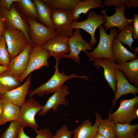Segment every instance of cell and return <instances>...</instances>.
I'll return each mask as SVG.
<instances>
[{
    "label": "cell",
    "instance_id": "31",
    "mask_svg": "<svg viewBox=\"0 0 138 138\" xmlns=\"http://www.w3.org/2000/svg\"><path fill=\"white\" fill-rule=\"evenodd\" d=\"M22 127L18 120L10 121L8 127L4 132L0 138H18Z\"/></svg>",
    "mask_w": 138,
    "mask_h": 138
},
{
    "label": "cell",
    "instance_id": "23",
    "mask_svg": "<svg viewBox=\"0 0 138 138\" xmlns=\"http://www.w3.org/2000/svg\"><path fill=\"white\" fill-rule=\"evenodd\" d=\"M1 102L2 112L0 125H4L9 121L18 120L20 115V107L8 102L1 101Z\"/></svg>",
    "mask_w": 138,
    "mask_h": 138
},
{
    "label": "cell",
    "instance_id": "5",
    "mask_svg": "<svg viewBox=\"0 0 138 138\" xmlns=\"http://www.w3.org/2000/svg\"><path fill=\"white\" fill-rule=\"evenodd\" d=\"M138 105V96L130 99H121L119 107L115 112L111 113L110 111L108 118L115 123L130 124L135 119L134 112Z\"/></svg>",
    "mask_w": 138,
    "mask_h": 138
},
{
    "label": "cell",
    "instance_id": "46",
    "mask_svg": "<svg viewBox=\"0 0 138 138\" xmlns=\"http://www.w3.org/2000/svg\"></svg>",
    "mask_w": 138,
    "mask_h": 138
},
{
    "label": "cell",
    "instance_id": "15",
    "mask_svg": "<svg viewBox=\"0 0 138 138\" xmlns=\"http://www.w3.org/2000/svg\"><path fill=\"white\" fill-rule=\"evenodd\" d=\"M31 74L26 81L19 87L1 95V100L12 103L20 107L25 101L31 87Z\"/></svg>",
    "mask_w": 138,
    "mask_h": 138
},
{
    "label": "cell",
    "instance_id": "43",
    "mask_svg": "<svg viewBox=\"0 0 138 138\" xmlns=\"http://www.w3.org/2000/svg\"><path fill=\"white\" fill-rule=\"evenodd\" d=\"M134 53H135V54L137 55V53L138 50V47L136 48L135 49H134V50H133Z\"/></svg>",
    "mask_w": 138,
    "mask_h": 138
},
{
    "label": "cell",
    "instance_id": "18",
    "mask_svg": "<svg viewBox=\"0 0 138 138\" xmlns=\"http://www.w3.org/2000/svg\"><path fill=\"white\" fill-rule=\"evenodd\" d=\"M32 47V43L29 42L22 51L10 60L8 67L10 71L18 78L26 70L29 53Z\"/></svg>",
    "mask_w": 138,
    "mask_h": 138
},
{
    "label": "cell",
    "instance_id": "41",
    "mask_svg": "<svg viewBox=\"0 0 138 138\" xmlns=\"http://www.w3.org/2000/svg\"><path fill=\"white\" fill-rule=\"evenodd\" d=\"M94 138H106L104 136L97 133L94 136Z\"/></svg>",
    "mask_w": 138,
    "mask_h": 138
},
{
    "label": "cell",
    "instance_id": "4",
    "mask_svg": "<svg viewBox=\"0 0 138 138\" xmlns=\"http://www.w3.org/2000/svg\"><path fill=\"white\" fill-rule=\"evenodd\" d=\"M106 21L103 14L99 15L91 9L89 11L87 18L86 20L80 22L73 21L70 27L72 30L74 29H83L90 34L91 39L88 44L93 47L96 45L97 43L95 36V30L102 24L105 23Z\"/></svg>",
    "mask_w": 138,
    "mask_h": 138
},
{
    "label": "cell",
    "instance_id": "19",
    "mask_svg": "<svg viewBox=\"0 0 138 138\" xmlns=\"http://www.w3.org/2000/svg\"><path fill=\"white\" fill-rule=\"evenodd\" d=\"M96 120L94 125L88 119L83 121L72 131L73 138H94L97 133L98 126L102 118L101 115L96 112Z\"/></svg>",
    "mask_w": 138,
    "mask_h": 138
},
{
    "label": "cell",
    "instance_id": "6",
    "mask_svg": "<svg viewBox=\"0 0 138 138\" xmlns=\"http://www.w3.org/2000/svg\"><path fill=\"white\" fill-rule=\"evenodd\" d=\"M20 107L18 120L22 127L24 128L28 126L33 130L38 129L39 126L36 122L35 117L42 110L43 106L34 98L30 97Z\"/></svg>",
    "mask_w": 138,
    "mask_h": 138
},
{
    "label": "cell",
    "instance_id": "27",
    "mask_svg": "<svg viewBox=\"0 0 138 138\" xmlns=\"http://www.w3.org/2000/svg\"><path fill=\"white\" fill-rule=\"evenodd\" d=\"M115 138H136L138 134V124H121L115 123Z\"/></svg>",
    "mask_w": 138,
    "mask_h": 138
},
{
    "label": "cell",
    "instance_id": "21",
    "mask_svg": "<svg viewBox=\"0 0 138 138\" xmlns=\"http://www.w3.org/2000/svg\"><path fill=\"white\" fill-rule=\"evenodd\" d=\"M116 68L124 73L128 81L132 83L134 85L138 86V58L129 62L119 64H116Z\"/></svg>",
    "mask_w": 138,
    "mask_h": 138
},
{
    "label": "cell",
    "instance_id": "36",
    "mask_svg": "<svg viewBox=\"0 0 138 138\" xmlns=\"http://www.w3.org/2000/svg\"><path fill=\"white\" fill-rule=\"evenodd\" d=\"M132 25L133 31L132 36L135 39H138V15L135 14L133 16Z\"/></svg>",
    "mask_w": 138,
    "mask_h": 138
},
{
    "label": "cell",
    "instance_id": "30",
    "mask_svg": "<svg viewBox=\"0 0 138 138\" xmlns=\"http://www.w3.org/2000/svg\"><path fill=\"white\" fill-rule=\"evenodd\" d=\"M133 31L132 24L131 23L124 27L114 39L127 45L133 50L132 45L134 42L132 34Z\"/></svg>",
    "mask_w": 138,
    "mask_h": 138
},
{
    "label": "cell",
    "instance_id": "40",
    "mask_svg": "<svg viewBox=\"0 0 138 138\" xmlns=\"http://www.w3.org/2000/svg\"><path fill=\"white\" fill-rule=\"evenodd\" d=\"M10 70L9 67H6L2 66L0 64V74L7 71Z\"/></svg>",
    "mask_w": 138,
    "mask_h": 138
},
{
    "label": "cell",
    "instance_id": "34",
    "mask_svg": "<svg viewBox=\"0 0 138 138\" xmlns=\"http://www.w3.org/2000/svg\"><path fill=\"white\" fill-rule=\"evenodd\" d=\"M72 135V131L68 130L65 123L56 131L55 134L53 135V138H71Z\"/></svg>",
    "mask_w": 138,
    "mask_h": 138
},
{
    "label": "cell",
    "instance_id": "10",
    "mask_svg": "<svg viewBox=\"0 0 138 138\" xmlns=\"http://www.w3.org/2000/svg\"><path fill=\"white\" fill-rule=\"evenodd\" d=\"M51 19L57 34L68 38L72 36L73 32L70 27L73 21L72 12L55 10L52 11Z\"/></svg>",
    "mask_w": 138,
    "mask_h": 138
},
{
    "label": "cell",
    "instance_id": "2",
    "mask_svg": "<svg viewBox=\"0 0 138 138\" xmlns=\"http://www.w3.org/2000/svg\"><path fill=\"white\" fill-rule=\"evenodd\" d=\"M100 37L99 43L92 51L87 52L86 54L89 58V61H93L97 58H105L110 59L116 62L112 53V41L118 34L117 29L115 27L110 28V33L106 32L102 25L99 27Z\"/></svg>",
    "mask_w": 138,
    "mask_h": 138
},
{
    "label": "cell",
    "instance_id": "11",
    "mask_svg": "<svg viewBox=\"0 0 138 138\" xmlns=\"http://www.w3.org/2000/svg\"><path fill=\"white\" fill-rule=\"evenodd\" d=\"M68 43L70 48L69 53L64 55L61 58H70L78 63L80 61L79 55L81 51H84L87 54V50H91L94 49L83 39L79 29H76L72 36L68 38Z\"/></svg>",
    "mask_w": 138,
    "mask_h": 138
},
{
    "label": "cell",
    "instance_id": "28",
    "mask_svg": "<svg viewBox=\"0 0 138 138\" xmlns=\"http://www.w3.org/2000/svg\"><path fill=\"white\" fill-rule=\"evenodd\" d=\"M52 10H59L72 12L79 0H42Z\"/></svg>",
    "mask_w": 138,
    "mask_h": 138
},
{
    "label": "cell",
    "instance_id": "45",
    "mask_svg": "<svg viewBox=\"0 0 138 138\" xmlns=\"http://www.w3.org/2000/svg\"><path fill=\"white\" fill-rule=\"evenodd\" d=\"M136 138H138V135H137Z\"/></svg>",
    "mask_w": 138,
    "mask_h": 138
},
{
    "label": "cell",
    "instance_id": "37",
    "mask_svg": "<svg viewBox=\"0 0 138 138\" xmlns=\"http://www.w3.org/2000/svg\"><path fill=\"white\" fill-rule=\"evenodd\" d=\"M16 0H0V7L7 10H9Z\"/></svg>",
    "mask_w": 138,
    "mask_h": 138
},
{
    "label": "cell",
    "instance_id": "35",
    "mask_svg": "<svg viewBox=\"0 0 138 138\" xmlns=\"http://www.w3.org/2000/svg\"><path fill=\"white\" fill-rule=\"evenodd\" d=\"M129 0H105L103 3L104 5L107 7L114 6L116 7L125 6Z\"/></svg>",
    "mask_w": 138,
    "mask_h": 138
},
{
    "label": "cell",
    "instance_id": "29",
    "mask_svg": "<svg viewBox=\"0 0 138 138\" xmlns=\"http://www.w3.org/2000/svg\"><path fill=\"white\" fill-rule=\"evenodd\" d=\"M97 133L106 138H115L116 135L115 123L110 119L102 118L98 125Z\"/></svg>",
    "mask_w": 138,
    "mask_h": 138
},
{
    "label": "cell",
    "instance_id": "13",
    "mask_svg": "<svg viewBox=\"0 0 138 138\" xmlns=\"http://www.w3.org/2000/svg\"><path fill=\"white\" fill-rule=\"evenodd\" d=\"M68 90V86L63 85L60 89L54 93L48 98L45 105L43 106L42 110L38 112L39 116H44L51 109H53L54 112H56L58 107L60 105L68 106L69 101L66 99L65 97L70 93Z\"/></svg>",
    "mask_w": 138,
    "mask_h": 138
},
{
    "label": "cell",
    "instance_id": "44",
    "mask_svg": "<svg viewBox=\"0 0 138 138\" xmlns=\"http://www.w3.org/2000/svg\"><path fill=\"white\" fill-rule=\"evenodd\" d=\"M1 95L0 94V100H1Z\"/></svg>",
    "mask_w": 138,
    "mask_h": 138
},
{
    "label": "cell",
    "instance_id": "26",
    "mask_svg": "<svg viewBox=\"0 0 138 138\" xmlns=\"http://www.w3.org/2000/svg\"><path fill=\"white\" fill-rule=\"evenodd\" d=\"M18 10L26 18L37 21L38 16L36 5L30 0H16L14 2Z\"/></svg>",
    "mask_w": 138,
    "mask_h": 138
},
{
    "label": "cell",
    "instance_id": "42",
    "mask_svg": "<svg viewBox=\"0 0 138 138\" xmlns=\"http://www.w3.org/2000/svg\"><path fill=\"white\" fill-rule=\"evenodd\" d=\"M2 112V106L1 102V100H0V118L1 116Z\"/></svg>",
    "mask_w": 138,
    "mask_h": 138
},
{
    "label": "cell",
    "instance_id": "3",
    "mask_svg": "<svg viewBox=\"0 0 138 138\" xmlns=\"http://www.w3.org/2000/svg\"><path fill=\"white\" fill-rule=\"evenodd\" d=\"M0 16L7 27L20 31L32 43L29 35V25L27 20L16 5L13 4L9 10L0 7Z\"/></svg>",
    "mask_w": 138,
    "mask_h": 138
},
{
    "label": "cell",
    "instance_id": "25",
    "mask_svg": "<svg viewBox=\"0 0 138 138\" xmlns=\"http://www.w3.org/2000/svg\"><path fill=\"white\" fill-rule=\"evenodd\" d=\"M36 6L38 16V20L48 27L54 30L51 19L52 10L50 7L42 0L32 1Z\"/></svg>",
    "mask_w": 138,
    "mask_h": 138
},
{
    "label": "cell",
    "instance_id": "33",
    "mask_svg": "<svg viewBox=\"0 0 138 138\" xmlns=\"http://www.w3.org/2000/svg\"><path fill=\"white\" fill-rule=\"evenodd\" d=\"M24 128L23 127L21 128L18 138H31L25 134ZM33 130L37 134L34 138H53V133L48 128L37 129Z\"/></svg>",
    "mask_w": 138,
    "mask_h": 138
},
{
    "label": "cell",
    "instance_id": "39",
    "mask_svg": "<svg viewBox=\"0 0 138 138\" xmlns=\"http://www.w3.org/2000/svg\"><path fill=\"white\" fill-rule=\"evenodd\" d=\"M6 27L5 23L0 16V39L3 35V33Z\"/></svg>",
    "mask_w": 138,
    "mask_h": 138
},
{
    "label": "cell",
    "instance_id": "22",
    "mask_svg": "<svg viewBox=\"0 0 138 138\" xmlns=\"http://www.w3.org/2000/svg\"><path fill=\"white\" fill-rule=\"evenodd\" d=\"M102 3L101 0H85L83 1L80 0L72 11L73 21H77L81 14H86L92 9L103 8L102 4Z\"/></svg>",
    "mask_w": 138,
    "mask_h": 138
},
{
    "label": "cell",
    "instance_id": "17",
    "mask_svg": "<svg viewBox=\"0 0 138 138\" xmlns=\"http://www.w3.org/2000/svg\"><path fill=\"white\" fill-rule=\"evenodd\" d=\"M93 65L97 68L102 67L104 70V77L114 94L116 90L117 82L115 62L107 58H96L93 61Z\"/></svg>",
    "mask_w": 138,
    "mask_h": 138
},
{
    "label": "cell",
    "instance_id": "24",
    "mask_svg": "<svg viewBox=\"0 0 138 138\" xmlns=\"http://www.w3.org/2000/svg\"><path fill=\"white\" fill-rule=\"evenodd\" d=\"M20 85L19 78L15 77L10 70L0 74V94L1 95Z\"/></svg>",
    "mask_w": 138,
    "mask_h": 138
},
{
    "label": "cell",
    "instance_id": "7",
    "mask_svg": "<svg viewBox=\"0 0 138 138\" xmlns=\"http://www.w3.org/2000/svg\"><path fill=\"white\" fill-rule=\"evenodd\" d=\"M49 57L47 51L41 46L32 45L29 53L28 61L26 70L23 75L19 78L20 83H22L33 71L43 67H49L48 59Z\"/></svg>",
    "mask_w": 138,
    "mask_h": 138
},
{
    "label": "cell",
    "instance_id": "14",
    "mask_svg": "<svg viewBox=\"0 0 138 138\" xmlns=\"http://www.w3.org/2000/svg\"><path fill=\"white\" fill-rule=\"evenodd\" d=\"M125 6L116 7L114 10L115 13L110 16L107 15L106 9H101L100 12L104 15L106 20V22L103 25L105 29L107 30L110 28L117 27L118 28L117 32H119L125 27L132 23V19H127L125 16Z\"/></svg>",
    "mask_w": 138,
    "mask_h": 138
},
{
    "label": "cell",
    "instance_id": "8",
    "mask_svg": "<svg viewBox=\"0 0 138 138\" xmlns=\"http://www.w3.org/2000/svg\"><path fill=\"white\" fill-rule=\"evenodd\" d=\"M29 25L28 33L32 45L41 46L51 38L59 35L44 25L30 18H26Z\"/></svg>",
    "mask_w": 138,
    "mask_h": 138
},
{
    "label": "cell",
    "instance_id": "12",
    "mask_svg": "<svg viewBox=\"0 0 138 138\" xmlns=\"http://www.w3.org/2000/svg\"><path fill=\"white\" fill-rule=\"evenodd\" d=\"M68 38L59 35L50 39L41 46L47 51L49 57L60 59L70 52Z\"/></svg>",
    "mask_w": 138,
    "mask_h": 138
},
{
    "label": "cell",
    "instance_id": "32",
    "mask_svg": "<svg viewBox=\"0 0 138 138\" xmlns=\"http://www.w3.org/2000/svg\"><path fill=\"white\" fill-rule=\"evenodd\" d=\"M4 37L3 35L0 39V64L8 67L10 61Z\"/></svg>",
    "mask_w": 138,
    "mask_h": 138
},
{
    "label": "cell",
    "instance_id": "16",
    "mask_svg": "<svg viewBox=\"0 0 138 138\" xmlns=\"http://www.w3.org/2000/svg\"><path fill=\"white\" fill-rule=\"evenodd\" d=\"M116 74L117 84L114 99L112 102L111 110L117 100L122 95L129 94L135 96L138 93V88L130 84L126 78L125 75L121 70L116 68Z\"/></svg>",
    "mask_w": 138,
    "mask_h": 138
},
{
    "label": "cell",
    "instance_id": "1",
    "mask_svg": "<svg viewBox=\"0 0 138 138\" xmlns=\"http://www.w3.org/2000/svg\"><path fill=\"white\" fill-rule=\"evenodd\" d=\"M60 59H55L56 64L54 66L55 71L51 77L46 82L35 89L29 90V96L32 97L35 95L40 96H43L45 94H53L60 89L67 80L73 78H77L89 80L88 77L85 76H78L74 73L68 75L64 72L60 73L58 70V64Z\"/></svg>",
    "mask_w": 138,
    "mask_h": 138
},
{
    "label": "cell",
    "instance_id": "9",
    "mask_svg": "<svg viewBox=\"0 0 138 138\" xmlns=\"http://www.w3.org/2000/svg\"><path fill=\"white\" fill-rule=\"evenodd\" d=\"M3 35L10 60L22 51L30 42L21 32L7 27Z\"/></svg>",
    "mask_w": 138,
    "mask_h": 138
},
{
    "label": "cell",
    "instance_id": "20",
    "mask_svg": "<svg viewBox=\"0 0 138 138\" xmlns=\"http://www.w3.org/2000/svg\"><path fill=\"white\" fill-rule=\"evenodd\" d=\"M111 51L113 59L117 64L131 61L138 58L137 55L130 51L120 41L115 39L112 41Z\"/></svg>",
    "mask_w": 138,
    "mask_h": 138
},
{
    "label": "cell",
    "instance_id": "38",
    "mask_svg": "<svg viewBox=\"0 0 138 138\" xmlns=\"http://www.w3.org/2000/svg\"><path fill=\"white\" fill-rule=\"evenodd\" d=\"M125 7L129 8L137 7H138V1L137 0H129L126 3Z\"/></svg>",
    "mask_w": 138,
    "mask_h": 138
}]
</instances>
